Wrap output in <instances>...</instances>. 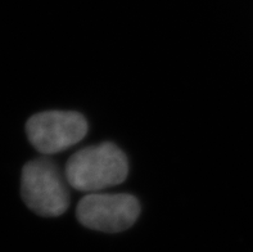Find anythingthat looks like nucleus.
Returning a JSON list of instances; mask_svg holds the SVG:
<instances>
[{"label":"nucleus","instance_id":"f257e3e1","mask_svg":"<svg viewBox=\"0 0 253 252\" xmlns=\"http://www.w3.org/2000/svg\"><path fill=\"white\" fill-rule=\"evenodd\" d=\"M128 172L126 154L116 144L104 142L77 151L67 161L64 175L76 191L99 193L125 182Z\"/></svg>","mask_w":253,"mask_h":252},{"label":"nucleus","instance_id":"f03ea898","mask_svg":"<svg viewBox=\"0 0 253 252\" xmlns=\"http://www.w3.org/2000/svg\"><path fill=\"white\" fill-rule=\"evenodd\" d=\"M21 195L30 210L40 216H61L70 207L66 175L48 158H36L23 166Z\"/></svg>","mask_w":253,"mask_h":252},{"label":"nucleus","instance_id":"7ed1b4c3","mask_svg":"<svg viewBox=\"0 0 253 252\" xmlns=\"http://www.w3.org/2000/svg\"><path fill=\"white\" fill-rule=\"evenodd\" d=\"M140 204L127 193H89L77 204L76 216L84 227L119 233L128 229L138 220Z\"/></svg>","mask_w":253,"mask_h":252},{"label":"nucleus","instance_id":"20e7f679","mask_svg":"<svg viewBox=\"0 0 253 252\" xmlns=\"http://www.w3.org/2000/svg\"><path fill=\"white\" fill-rule=\"evenodd\" d=\"M26 133L30 143L42 154L72 147L87 133V121L74 111H45L29 118Z\"/></svg>","mask_w":253,"mask_h":252}]
</instances>
